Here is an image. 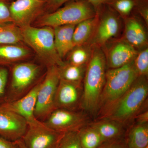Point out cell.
<instances>
[{
    "label": "cell",
    "instance_id": "6da1fadb",
    "mask_svg": "<svg viewBox=\"0 0 148 148\" xmlns=\"http://www.w3.org/2000/svg\"><path fill=\"white\" fill-rule=\"evenodd\" d=\"M107 65L102 47L93 46L83 79L80 108L96 116L100 97L106 82Z\"/></svg>",
    "mask_w": 148,
    "mask_h": 148
},
{
    "label": "cell",
    "instance_id": "7a4b0ae2",
    "mask_svg": "<svg viewBox=\"0 0 148 148\" xmlns=\"http://www.w3.org/2000/svg\"><path fill=\"white\" fill-rule=\"evenodd\" d=\"M148 77L139 76L127 92L114 103L99 119H109L122 125L130 123L144 110L148 95Z\"/></svg>",
    "mask_w": 148,
    "mask_h": 148
},
{
    "label": "cell",
    "instance_id": "3957f363",
    "mask_svg": "<svg viewBox=\"0 0 148 148\" xmlns=\"http://www.w3.org/2000/svg\"><path fill=\"white\" fill-rule=\"evenodd\" d=\"M138 76L133 61L120 68L107 70L96 115L98 119L127 92Z\"/></svg>",
    "mask_w": 148,
    "mask_h": 148
},
{
    "label": "cell",
    "instance_id": "277c9868",
    "mask_svg": "<svg viewBox=\"0 0 148 148\" xmlns=\"http://www.w3.org/2000/svg\"><path fill=\"white\" fill-rule=\"evenodd\" d=\"M21 28L23 41L34 51L48 67L60 66L65 63L56 49L53 28H38L29 25Z\"/></svg>",
    "mask_w": 148,
    "mask_h": 148
},
{
    "label": "cell",
    "instance_id": "5b68a950",
    "mask_svg": "<svg viewBox=\"0 0 148 148\" xmlns=\"http://www.w3.org/2000/svg\"><path fill=\"white\" fill-rule=\"evenodd\" d=\"M95 8L86 0H73L52 12L43 14L39 19L42 27L52 28L65 25H75L96 16Z\"/></svg>",
    "mask_w": 148,
    "mask_h": 148
},
{
    "label": "cell",
    "instance_id": "8992f818",
    "mask_svg": "<svg viewBox=\"0 0 148 148\" xmlns=\"http://www.w3.org/2000/svg\"><path fill=\"white\" fill-rule=\"evenodd\" d=\"M60 80L58 66L48 67L45 77L41 81L37 93L35 110V116L37 119L44 121L51 113L55 110V95Z\"/></svg>",
    "mask_w": 148,
    "mask_h": 148
},
{
    "label": "cell",
    "instance_id": "52a82bcc",
    "mask_svg": "<svg viewBox=\"0 0 148 148\" xmlns=\"http://www.w3.org/2000/svg\"><path fill=\"white\" fill-rule=\"evenodd\" d=\"M40 71L38 65L33 63L15 64L12 71V79L5 101L18 99L32 89Z\"/></svg>",
    "mask_w": 148,
    "mask_h": 148
},
{
    "label": "cell",
    "instance_id": "ba28073f",
    "mask_svg": "<svg viewBox=\"0 0 148 148\" xmlns=\"http://www.w3.org/2000/svg\"><path fill=\"white\" fill-rule=\"evenodd\" d=\"M64 134L51 129L38 120L28 124L21 140L27 148H58Z\"/></svg>",
    "mask_w": 148,
    "mask_h": 148
},
{
    "label": "cell",
    "instance_id": "9c48e42d",
    "mask_svg": "<svg viewBox=\"0 0 148 148\" xmlns=\"http://www.w3.org/2000/svg\"><path fill=\"white\" fill-rule=\"evenodd\" d=\"M43 122L53 130L65 133L78 131L87 125L88 118L86 115L77 111L56 109Z\"/></svg>",
    "mask_w": 148,
    "mask_h": 148
},
{
    "label": "cell",
    "instance_id": "30bf717a",
    "mask_svg": "<svg viewBox=\"0 0 148 148\" xmlns=\"http://www.w3.org/2000/svg\"><path fill=\"white\" fill-rule=\"evenodd\" d=\"M98 14L97 26L89 43L101 47L118 36L121 22L119 16L113 11H107L101 15Z\"/></svg>",
    "mask_w": 148,
    "mask_h": 148
},
{
    "label": "cell",
    "instance_id": "8fae6325",
    "mask_svg": "<svg viewBox=\"0 0 148 148\" xmlns=\"http://www.w3.org/2000/svg\"><path fill=\"white\" fill-rule=\"evenodd\" d=\"M47 2L42 0H13L10 10L14 23L18 27L30 25L34 19L45 12Z\"/></svg>",
    "mask_w": 148,
    "mask_h": 148
},
{
    "label": "cell",
    "instance_id": "7c38bea8",
    "mask_svg": "<svg viewBox=\"0 0 148 148\" xmlns=\"http://www.w3.org/2000/svg\"><path fill=\"white\" fill-rule=\"evenodd\" d=\"M107 43L103 49L108 69L120 68L134 61L138 51L121 38Z\"/></svg>",
    "mask_w": 148,
    "mask_h": 148
},
{
    "label": "cell",
    "instance_id": "4fadbf2b",
    "mask_svg": "<svg viewBox=\"0 0 148 148\" xmlns=\"http://www.w3.org/2000/svg\"><path fill=\"white\" fill-rule=\"evenodd\" d=\"M28 123L24 118L0 106V137L16 142L22 139Z\"/></svg>",
    "mask_w": 148,
    "mask_h": 148
},
{
    "label": "cell",
    "instance_id": "5bb4252c",
    "mask_svg": "<svg viewBox=\"0 0 148 148\" xmlns=\"http://www.w3.org/2000/svg\"><path fill=\"white\" fill-rule=\"evenodd\" d=\"M41 81L37 83L29 92L21 98L11 101H4L0 106L24 118L28 124L39 120L35 116L37 95Z\"/></svg>",
    "mask_w": 148,
    "mask_h": 148
},
{
    "label": "cell",
    "instance_id": "9a60e30c",
    "mask_svg": "<svg viewBox=\"0 0 148 148\" xmlns=\"http://www.w3.org/2000/svg\"><path fill=\"white\" fill-rule=\"evenodd\" d=\"M82 84L60 79L55 98V109L77 111L80 108Z\"/></svg>",
    "mask_w": 148,
    "mask_h": 148
},
{
    "label": "cell",
    "instance_id": "2e32d148",
    "mask_svg": "<svg viewBox=\"0 0 148 148\" xmlns=\"http://www.w3.org/2000/svg\"><path fill=\"white\" fill-rule=\"evenodd\" d=\"M124 27L122 38L138 51L148 47L147 34L145 27L135 16L124 18Z\"/></svg>",
    "mask_w": 148,
    "mask_h": 148
},
{
    "label": "cell",
    "instance_id": "e0dca14e",
    "mask_svg": "<svg viewBox=\"0 0 148 148\" xmlns=\"http://www.w3.org/2000/svg\"><path fill=\"white\" fill-rule=\"evenodd\" d=\"M75 25H65L53 28L56 51L63 60L74 47L73 36Z\"/></svg>",
    "mask_w": 148,
    "mask_h": 148
},
{
    "label": "cell",
    "instance_id": "ac0fdd59",
    "mask_svg": "<svg viewBox=\"0 0 148 148\" xmlns=\"http://www.w3.org/2000/svg\"><path fill=\"white\" fill-rule=\"evenodd\" d=\"M88 125L99 133L105 142L124 138V126L109 119H99Z\"/></svg>",
    "mask_w": 148,
    "mask_h": 148
},
{
    "label": "cell",
    "instance_id": "d6986e66",
    "mask_svg": "<svg viewBox=\"0 0 148 148\" xmlns=\"http://www.w3.org/2000/svg\"><path fill=\"white\" fill-rule=\"evenodd\" d=\"M98 14L88 18L76 25L73 36L74 47L89 43L95 32L98 20Z\"/></svg>",
    "mask_w": 148,
    "mask_h": 148
},
{
    "label": "cell",
    "instance_id": "ffe728a7",
    "mask_svg": "<svg viewBox=\"0 0 148 148\" xmlns=\"http://www.w3.org/2000/svg\"><path fill=\"white\" fill-rule=\"evenodd\" d=\"M124 139L127 148L148 147V124L135 123L125 132Z\"/></svg>",
    "mask_w": 148,
    "mask_h": 148
},
{
    "label": "cell",
    "instance_id": "44dd1931",
    "mask_svg": "<svg viewBox=\"0 0 148 148\" xmlns=\"http://www.w3.org/2000/svg\"><path fill=\"white\" fill-rule=\"evenodd\" d=\"M29 51L26 48L16 45H0V66L13 64L27 58Z\"/></svg>",
    "mask_w": 148,
    "mask_h": 148
},
{
    "label": "cell",
    "instance_id": "7402d4cb",
    "mask_svg": "<svg viewBox=\"0 0 148 148\" xmlns=\"http://www.w3.org/2000/svg\"><path fill=\"white\" fill-rule=\"evenodd\" d=\"M86 65L77 66L69 63L58 66L60 79L69 82L82 84Z\"/></svg>",
    "mask_w": 148,
    "mask_h": 148
},
{
    "label": "cell",
    "instance_id": "603a6c76",
    "mask_svg": "<svg viewBox=\"0 0 148 148\" xmlns=\"http://www.w3.org/2000/svg\"><path fill=\"white\" fill-rule=\"evenodd\" d=\"M23 41L21 28L13 22L0 24V45H16Z\"/></svg>",
    "mask_w": 148,
    "mask_h": 148
},
{
    "label": "cell",
    "instance_id": "cb8c5ba5",
    "mask_svg": "<svg viewBox=\"0 0 148 148\" xmlns=\"http://www.w3.org/2000/svg\"><path fill=\"white\" fill-rule=\"evenodd\" d=\"M78 133L82 148H97L105 142L99 133L88 124L80 129Z\"/></svg>",
    "mask_w": 148,
    "mask_h": 148
},
{
    "label": "cell",
    "instance_id": "d4e9b609",
    "mask_svg": "<svg viewBox=\"0 0 148 148\" xmlns=\"http://www.w3.org/2000/svg\"><path fill=\"white\" fill-rule=\"evenodd\" d=\"M93 46L87 43L74 47L69 52L68 62L77 66L86 65L91 58Z\"/></svg>",
    "mask_w": 148,
    "mask_h": 148
},
{
    "label": "cell",
    "instance_id": "484cf974",
    "mask_svg": "<svg viewBox=\"0 0 148 148\" xmlns=\"http://www.w3.org/2000/svg\"><path fill=\"white\" fill-rule=\"evenodd\" d=\"M134 66L138 75L148 77V48L138 51L134 61Z\"/></svg>",
    "mask_w": 148,
    "mask_h": 148
},
{
    "label": "cell",
    "instance_id": "4316f807",
    "mask_svg": "<svg viewBox=\"0 0 148 148\" xmlns=\"http://www.w3.org/2000/svg\"><path fill=\"white\" fill-rule=\"evenodd\" d=\"M136 4L135 0H116L112 5L119 16L124 19L129 16Z\"/></svg>",
    "mask_w": 148,
    "mask_h": 148
},
{
    "label": "cell",
    "instance_id": "83f0119b",
    "mask_svg": "<svg viewBox=\"0 0 148 148\" xmlns=\"http://www.w3.org/2000/svg\"><path fill=\"white\" fill-rule=\"evenodd\" d=\"M58 148H82L78 131L65 133Z\"/></svg>",
    "mask_w": 148,
    "mask_h": 148
},
{
    "label": "cell",
    "instance_id": "f1b7e54d",
    "mask_svg": "<svg viewBox=\"0 0 148 148\" xmlns=\"http://www.w3.org/2000/svg\"><path fill=\"white\" fill-rule=\"evenodd\" d=\"M8 71L5 66H0V104L5 101L7 92Z\"/></svg>",
    "mask_w": 148,
    "mask_h": 148
},
{
    "label": "cell",
    "instance_id": "f546056e",
    "mask_svg": "<svg viewBox=\"0 0 148 148\" xmlns=\"http://www.w3.org/2000/svg\"><path fill=\"white\" fill-rule=\"evenodd\" d=\"M9 0H0V24L13 22L12 17Z\"/></svg>",
    "mask_w": 148,
    "mask_h": 148
},
{
    "label": "cell",
    "instance_id": "4dcf8cb0",
    "mask_svg": "<svg viewBox=\"0 0 148 148\" xmlns=\"http://www.w3.org/2000/svg\"><path fill=\"white\" fill-rule=\"evenodd\" d=\"M97 148H127L124 138L104 142Z\"/></svg>",
    "mask_w": 148,
    "mask_h": 148
},
{
    "label": "cell",
    "instance_id": "1f68e13d",
    "mask_svg": "<svg viewBox=\"0 0 148 148\" xmlns=\"http://www.w3.org/2000/svg\"><path fill=\"white\" fill-rule=\"evenodd\" d=\"M72 1L73 0H49L46 5L45 12H47V13L52 12L60 8L64 4Z\"/></svg>",
    "mask_w": 148,
    "mask_h": 148
},
{
    "label": "cell",
    "instance_id": "d6a6232c",
    "mask_svg": "<svg viewBox=\"0 0 148 148\" xmlns=\"http://www.w3.org/2000/svg\"><path fill=\"white\" fill-rule=\"evenodd\" d=\"M95 8L96 11L100 10L101 7L105 5H112L116 0H86Z\"/></svg>",
    "mask_w": 148,
    "mask_h": 148
},
{
    "label": "cell",
    "instance_id": "836d02e7",
    "mask_svg": "<svg viewBox=\"0 0 148 148\" xmlns=\"http://www.w3.org/2000/svg\"><path fill=\"white\" fill-rule=\"evenodd\" d=\"M0 148H20L18 141H10L0 137Z\"/></svg>",
    "mask_w": 148,
    "mask_h": 148
},
{
    "label": "cell",
    "instance_id": "e575fe53",
    "mask_svg": "<svg viewBox=\"0 0 148 148\" xmlns=\"http://www.w3.org/2000/svg\"><path fill=\"white\" fill-rule=\"evenodd\" d=\"M134 120L136 121V124H146L148 123V110L140 112L135 117Z\"/></svg>",
    "mask_w": 148,
    "mask_h": 148
},
{
    "label": "cell",
    "instance_id": "d590c367",
    "mask_svg": "<svg viewBox=\"0 0 148 148\" xmlns=\"http://www.w3.org/2000/svg\"><path fill=\"white\" fill-rule=\"evenodd\" d=\"M140 15L143 17L144 21L145 22L147 27L148 26V9L147 7L145 6L140 8L139 10Z\"/></svg>",
    "mask_w": 148,
    "mask_h": 148
},
{
    "label": "cell",
    "instance_id": "8d00e7d4",
    "mask_svg": "<svg viewBox=\"0 0 148 148\" xmlns=\"http://www.w3.org/2000/svg\"><path fill=\"white\" fill-rule=\"evenodd\" d=\"M18 143L20 148H27L26 147L25 145H24V143H23L21 140H18Z\"/></svg>",
    "mask_w": 148,
    "mask_h": 148
},
{
    "label": "cell",
    "instance_id": "74e56055",
    "mask_svg": "<svg viewBox=\"0 0 148 148\" xmlns=\"http://www.w3.org/2000/svg\"><path fill=\"white\" fill-rule=\"evenodd\" d=\"M9 1H13V0H9ZM42 1H46L47 2L48 1H49V0H42Z\"/></svg>",
    "mask_w": 148,
    "mask_h": 148
},
{
    "label": "cell",
    "instance_id": "f35d334b",
    "mask_svg": "<svg viewBox=\"0 0 148 148\" xmlns=\"http://www.w3.org/2000/svg\"><path fill=\"white\" fill-rule=\"evenodd\" d=\"M148 148V147H146V148Z\"/></svg>",
    "mask_w": 148,
    "mask_h": 148
}]
</instances>
